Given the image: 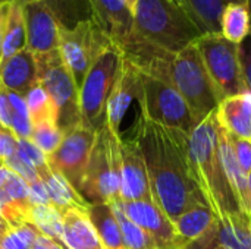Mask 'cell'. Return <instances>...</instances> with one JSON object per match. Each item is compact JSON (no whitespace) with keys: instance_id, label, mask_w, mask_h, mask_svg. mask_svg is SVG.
Here are the masks:
<instances>
[{"instance_id":"cell-1","label":"cell","mask_w":251,"mask_h":249,"mask_svg":"<svg viewBox=\"0 0 251 249\" xmlns=\"http://www.w3.org/2000/svg\"><path fill=\"white\" fill-rule=\"evenodd\" d=\"M134 138L146 160L153 200L172 222L206 204L193 173L188 135L140 117Z\"/></svg>"},{"instance_id":"cell-2","label":"cell","mask_w":251,"mask_h":249,"mask_svg":"<svg viewBox=\"0 0 251 249\" xmlns=\"http://www.w3.org/2000/svg\"><path fill=\"white\" fill-rule=\"evenodd\" d=\"M216 110L201 120L188 139L193 173L206 204L218 219L244 213L226 179L219 157Z\"/></svg>"},{"instance_id":"cell-3","label":"cell","mask_w":251,"mask_h":249,"mask_svg":"<svg viewBox=\"0 0 251 249\" xmlns=\"http://www.w3.org/2000/svg\"><path fill=\"white\" fill-rule=\"evenodd\" d=\"M132 16L129 37L174 54L194 44L203 34L176 0H135Z\"/></svg>"},{"instance_id":"cell-4","label":"cell","mask_w":251,"mask_h":249,"mask_svg":"<svg viewBox=\"0 0 251 249\" xmlns=\"http://www.w3.org/2000/svg\"><path fill=\"white\" fill-rule=\"evenodd\" d=\"M163 82L172 85L184 97L199 122L212 114L221 103L196 44L172 56Z\"/></svg>"},{"instance_id":"cell-5","label":"cell","mask_w":251,"mask_h":249,"mask_svg":"<svg viewBox=\"0 0 251 249\" xmlns=\"http://www.w3.org/2000/svg\"><path fill=\"white\" fill-rule=\"evenodd\" d=\"M121 138L106 125L97 132L81 189L88 204L121 203Z\"/></svg>"},{"instance_id":"cell-6","label":"cell","mask_w":251,"mask_h":249,"mask_svg":"<svg viewBox=\"0 0 251 249\" xmlns=\"http://www.w3.org/2000/svg\"><path fill=\"white\" fill-rule=\"evenodd\" d=\"M124 62L121 48L112 43L94 59L79 87L81 125L100 131L106 125V106Z\"/></svg>"},{"instance_id":"cell-7","label":"cell","mask_w":251,"mask_h":249,"mask_svg":"<svg viewBox=\"0 0 251 249\" xmlns=\"http://www.w3.org/2000/svg\"><path fill=\"white\" fill-rule=\"evenodd\" d=\"M143 119L191 135L200 123L184 97L169 84L141 73V92L138 97Z\"/></svg>"},{"instance_id":"cell-8","label":"cell","mask_w":251,"mask_h":249,"mask_svg":"<svg viewBox=\"0 0 251 249\" xmlns=\"http://www.w3.org/2000/svg\"><path fill=\"white\" fill-rule=\"evenodd\" d=\"M194 44L221 101L226 97L249 92L241 69L240 44L226 40L222 32L201 34Z\"/></svg>"},{"instance_id":"cell-9","label":"cell","mask_w":251,"mask_h":249,"mask_svg":"<svg viewBox=\"0 0 251 249\" xmlns=\"http://www.w3.org/2000/svg\"><path fill=\"white\" fill-rule=\"evenodd\" d=\"M35 56V54H34ZM38 82L51 97L57 113L59 128L66 132L81 125L79 87L65 65L59 50L35 56Z\"/></svg>"},{"instance_id":"cell-10","label":"cell","mask_w":251,"mask_h":249,"mask_svg":"<svg viewBox=\"0 0 251 249\" xmlns=\"http://www.w3.org/2000/svg\"><path fill=\"white\" fill-rule=\"evenodd\" d=\"M112 43V38L91 18L81 19L74 26L60 25L57 50L78 87H81L94 59Z\"/></svg>"},{"instance_id":"cell-11","label":"cell","mask_w":251,"mask_h":249,"mask_svg":"<svg viewBox=\"0 0 251 249\" xmlns=\"http://www.w3.org/2000/svg\"><path fill=\"white\" fill-rule=\"evenodd\" d=\"M96 139L97 131L79 125L65 132L60 147L49 157L50 167L62 173L79 194Z\"/></svg>"},{"instance_id":"cell-12","label":"cell","mask_w":251,"mask_h":249,"mask_svg":"<svg viewBox=\"0 0 251 249\" xmlns=\"http://www.w3.org/2000/svg\"><path fill=\"white\" fill-rule=\"evenodd\" d=\"M24 4L26 23V48L35 56L59 48V21L50 0H28Z\"/></svg>"},{"instance_id":"cell-13","label":"cell","mask_w":251,"mask_h":249,"mask_svg":"<svg viewBox=\"0 0 251 249\" xmlns=\"http://www.w3.org/2000/svg\"><path fill=\"white\" fill-rule=\"evenodd\" d=\"M138 200H153L146 160L135 138H121V201Z\"/></svg>"},{"instance_id":"cell-14","label":"cell","mask_w":251,"mask_h":249,"mask_svg":"<svg viewBox=\"0 0 251 249\" xmlns=\"http://www.w3.org/2000/svg\"><path fill=\"white\" fill-rule=\"evenodd\" d=\"M125 216L146 230L159 249H175L176 235L172 220L153 200L119 203Z\"/></svg>"},{"instance_id":"cell-15","label":"cell","mask_w":251,"mask_h":249,"mask_svg":"<svg viewBox=\"0 0 251 249\" xmlns=\"http://www.w3.org/2000/svg\"><path fill=\"white\" fill-rule=\"evenodd\" d=\"M141 92V72L124 57L119 75L106 106V126L121 135V125L134 100Z\"/></svg>"},{"instance_id":"cell-16","label":"cell","mask_w":251,"mask_h":249,"mask_svg":"<svg viewBox=\"0 0 251 249\" xmlns=\"http://www.w3.org/2000/svg\"><path fill=\"white\" fill-rule=\"evenodd\" d=\"M172 223L176 235L175 249H199L216 232L218 217L207 204H199Z\"/></svg>"},{"instance_id":"cell-17","label":"cell","mask_w":251,"mask_h":249,"mask_svg":"<svg viewBox=\"0 0 251 249\" xmlns=\"http://www.w3.org/2000/svg\"><path fill=\"white\" fill-rule=\"evenodd\" d=\"M91 19L112 38L119 47L129 37L134 16L122 0H87Z\"/></svg>"},{"instance_id":"cell-18","label":"cell","mask_w":251,"mask_h":249,"mask_svg":"<svg viewBox=\"0 0 251 249\" xmlns=\"http://www.w3.org/2000/svg\"><path fill=\"white\" fill-rule=\"evenodd\" d=\"M219 126L228 134L251 139V92L224 98L216 109Z\"/></svg>"},{"instance_id":"cell-19","label":"cell","mask_w":251,"mask_h":249,"mask_svg":"<svg viewBox=\"0 0 251 249\" xmlns=\"http://www.w3.org/2000/svg\"><path fill=\"white\" fill-rule=\"evenodd\" d=\"M0 81L6 90L25 95L38 82L37 59L28 48L0 65Z\"/></svg>"},{"instance_id":"cell-20","label":"cell","mask_w":251,"mask_h":249,"mask_svg":"<svg viewBox=\"0 0 251 249\" xmlns=\"http://www.w3.org/2000/svg\"><path fill=\"white\" fill-rule=\"evenodd\" d=\"M63 245L66 249H104L90 219L88 208H74L62 213Z\"/></svg>"},{"instance_id":"cell-21","label":"cell","mask_w":251,"mask_h":249,"mask_svg":"<svg viewBox=\"0 0 251 249\" xmlns=\"http://www.w3.org/2000/svg\"><path fill=\"white\" fill-rule=\"evenodd\" d=\"M251 249V217L247 213L218 219L209 249Z\"/></svg>"},{"instance_id":"cell-22","label":"cell","mask_w":251,"mask_h":249,"mask_svg":"<svg viewBox=\"0 0 251 249\" xmlns=\"http://www.w3.org/2000/svg\"><path fill=\"white\" fill-rule=\"evenodd\" d=\"M47 194L50 198V203L54 208H57L60 213L74 210V208H88L90 204L82 198V195L66 181V178L54 170L53 167L44 169L38 173Z\"/></svg>"},{"instance_id":"cell-23","label":"cell","mask_w":251,"mask_h":249,"mask_svg":"<svg viewBox=\"0 0 251 249\" xmlns=\"http://www.w3.org/2000/svg\"><path fill=\"white\" fill-rule=\"evenodd\" d=\"M218 138H219V157H221V163L225 170L226 179L237 197L240 207L243 208L244 213L249 214V178L237 160V156L234 153V148L231 145V141L226 132L221 126L218 131Z\"/></svg>"},{"instance_id":"cell-24","label":"cell","mask_w":251,"mask_h":249,"mask_svg":"<svg viewBox=\"0 0 251 249\" xmlns=\"http://www.w3.org/2000/svg\"><path fill=\"white\" fill-rule=\"evenodd\" d=\"M88 214L104 249H126L118 219L110 204H90Z\"/></svg>"},{"instance_id":"cell-25","label":"cell","mask_w":251,"mask_h":249,"mask_svg":"<svg viewBox=\"0 0 251 249\" xmlns=\"http://www.w3.org/2000/svg\"><path fill=\"white\" fill-rule=\"evenodd\" d=\"M26 48V23L24 15V4L21 1L10 0V9L6 21L1 63Z\"/></svg>"},{"instance_id":"cell-26","label":"cell","mask_w":251,"mask_h":249,"mask_svg":"<svg viewBox=\"0 0 251 249\" xmlns=\"http://www.w3.org/2000/svg\"><path fill=\"white\" fill-rule=\"evenodd\" d=\"M221 32L226 40L241 44L251 34L250 4L226 3L221 16Z\"/></svg>"},{"instance_id":"cell-27","label":"cell","mask_w":251,"mask_h":249,"mask_svg":"<svg viewBox=\"0 0 251 249\" xmlns=\"http://www.w3.org/2000/svg\"><path fill=\"white\" fill-rule=\"evenodd\" d=\"M194 19L203 34L221 32L224 0H176Z\"/></svg>"},{"instance_id":"cell-28","label":"cell","mask_w":251,"mask_h":249,"mask_svg":"<svg viewBox=\"0 0 251 249\" xmlns=\"http://www.w3.org/2000/svg\"><path fill=\"white\" fill-rule=\"evenodd\" d=\"M28 113H29V120L31 126L40 125V123H57L59 120V113L57 109L49 95V92L43 88L40 82H37L34 87L28 90V92L24 95Z\"/></svg>"},{"instance_id":"cell-29","label":"cell","mask_w":251,"mask_h":249,"mask_svg":"<svg viewBox=\"0 0 251 249\" xmlns=\"http://www.w3.org/2000/svg\"><path fill=\"white\" fill-rule=\"evenodd\" d=\"M29 223L34 225L43 236L63 245V217L53 205H32L29 211Z\"/></svg>"},{"instance_id":"cell-30","label":"cell","mask_w":251,"mask_h":249,"mask_svg":"<svg viewBox=\"0 0 251 249\" xmlns=\"http://www.w3.org/2000/svg\"><path fill=\"white\" fill-rule=\"evenodd\" d=\"M112 210L118 219L121 232H122V238H124V244L126 249H159L156 242L153 241V238L143 230L140 226H137L134 222H131L125 213L122 211L119 203H113L110 204Z\"/></svg>"},{"instance_id":"cell-31","label":"cell","mask_w":251,"mask_h":249,"mask_svg":"<svg viewBox=\"0 0 251 249\" xmlns=\"http://www.w3.org/2000/svg\"><path fill=\"white\" fill-rule=\"evenodd\" d=\"M65 132L56 123H40L31 129V141L47 156V158L60 147Z\"/></svg>"},{"instance_id":"cell-32","label":"cell","mask_w":251,"mask_h":249,"mask_svg":"<svg viewBox=\"0 0 251 249\" xmlns=\"http://www.w3.org/2000/svg\"><path fill=\"white\" fill-rule=\"evenodd\" d=\"M41 233L31 223H24L16 227H9L0 239L1 249H32Z\"/></svg>"},{"instance_id":"cell-33","label":"cell","mask_w":251,"mask_h":249,"mask_svg":"<svg viewBox=\"0 0 251 249\" xmlns=\"http://www.w3.org/2000/svg\"><path fill=\"white\" fill-rule=\"evenodd\" d=\"M9 101H10V109H12V131L16 135V138H31V120H29V113L28 107L25 103L24 95L9 91Z\"/></svg>"},{"instance_id":"cell-34","label":"cell","mask_w":251,"mask_h":249,"mask_svg":"<svg viewBox=\"0 0 251 249\" xmlns=\"http://www.w3.org/2000/svg\"><path fill=\"white\" fill-rule=\"evenodd\" d=\"M3 189L6 191V194L10 198V201L13 203V205L19 211H22L29 222V211L32 208L31 198H29V183L26 181H24L21 176L12 173Z\"/></svg>"},{"instance_id":"cell-35","label":"cell","mask_w":251,"mask_h":249,"mask_svg":"<svg viewBox=\"0 0 251 249\" xmlns=\"http://www.w3.org/2000/svg\"><path fill=\"white\" fill-rule=\"evenodd\" d=\"M18 153L37 173H40L49 167L47 156L31 139L18 138Z\"/></svg>"},{"instance_id":"cell-36","label":"cell","mask_w":251,"mask_h":249,"mask_svg":"<svg viewBox=\"0 0 251 249\" xmlns=\"http://www.w3.org/2000/svg\"><path fill=\"white\" fill-rule=\"evenodd\" d=\"M4 164H6V167L12 172V173H15V175H18V176H21L24 181H26L29 185L31 183H34V182H37L38 179H40V176H38V173L19 156V153H18V150H16V153L12 156V157H9L7 160H4L3 161Z\"/></svg>"},{"instance_id":"cell-37","label":"cell","mask_w":251,"mask_h":249,"mask_svg":"<svg viewBox=\"0 0 251 249\" xmlns=\"http://www.w3.org/2000/svg\"><path fill=\"white\" fill-rule=\"evenodd\" d=\"M226 135L231 141V145L234 148V153L237 156V160H238L241 169L249 176L251 172V139L238 138V136H234L228 132H226Z\"/></svg>"},{"instance_id":"cell-38","label":"cell","mask_w":251,"mask_h":249,"mask_svg":"<svg viewBox=\"0 0 251 249\" xmlns=\"http://www.w3.org/2000/svg\"><path fill=\"white\" fill-rule=\"evenodd\" d=\"M18 150V138L13 131L4 128L0 123V161L12 157Z\"/></svg>"},{"instance_id":"cell-39","label":"cell","mask_w":251,"mask_h":249,"mask_svg":"<svg viewBox=\"0 0 251 249\" xmlns=\"http://www.w3.org/2000/svg\"><path fill=\"white\" fill-rule=\"evenodd\" d=\"M240 60L244 82L247 85V90L251 92V34L240 44Z\"/></svg>"},{"instance_id":"cell-40","label":"cell","mask_w":251,"mask_h":249,"mask_svg":"<svg viewBox=\"0 0 251 249\" xmlns=\"http://www.w3.org/2000/svg\"><path fill=\"white\" fill-rule=\"evenodd\" d=\"M0 123L12 131V109L7 95V90L0 81Z\"/></svg>"},{"instance_id":"cell-41","label":"cell","mask_w":251,"mask_h":249,"mask_svg":"<svg viewBox=\"0 0 251 249\" xmlns=\"http://www.w3.org/2000/svg\"><path fill=\"white\" fill-rule=\"evenodd\" d=\"M29 198H31L32 205H51L49 194H47L41 179H38L37 182L29 185Z\"/></svg>"},{"instance_id":"cell-42","label":"cell","mask_w":251,"mask_h":249,"mask_svg":"<svg viewBox=\"0 0 251 249\" xmlns=\"http://www.w3.org/2000/svg\"><path fill=\"white\" fill-rule=\"evenodd\" d=\"M10 9V0H0V65H1V50H3V38L6 29V21Z\"/></svg>"},{"instance_id":"cell-43","label":"cell","mask_w":251,"mask_h":249,"mask_svg":"<svg viewBox=\"0 0 251 249\" xmlns=\"http://www.w3.org/2000/svg\"><path fill=\"white\" fill-rule=\"evenodd\" d=\"M32 249H66V248H65L63 245H60V244L54 242V241H53V239H50V238L40 235V236L37 238V241H35V244H34Z\"/></svg>"},{"instance_id":"cell-44","label":"cell","mask_w":251,"mask_h":249,"mask_svg":"<svg viewBox=\"0 0 251 249\" xmlns=\"http://www.w3.org/2000/svg\"><path fill=\"white\" fill-rule=\"evenodd\" d=\"M10 175H12V172L6 167V164L3 161H0V189L4 188V185H6Z\"/></svg>"},{"instance_id":"cell-45","label":"cell","mask_w":251,"mask_h":249,"mask_svg":"<svg viewBox=\"0 0 251 249\" xmlns=\"http://www.w3.org/2000/svg\"><path fill=\"white\" fill-rule=\"evenodd\" d=\"M247 178H249V216L251 217V172Z\"/></svg>"},{"instance_id":"cell-46","label":"cell","mask_w":251,"mask_h":249,"mask_svg":"<svg viewBox=\"0 0 251 249\" xmlns=\"http://www.w3.org/2000/svg\"><path fill=\"white\" fill-rule=\"evenodd\" d=\"M7 229H9V226H7L4 222H1V220H0V239H1V238H3V235L7 232Z\"/></svg>"},{"instance_id":"cell-47","label":"cell","mask_w":251,"mask_h":249,"mask_svg":"<svg viewBox=\"0 0 251 249\" xmlns=\"http://www.w3.org/2000/svg\"><path fill=\"white\" fill-rule=\"evenodd\" d=\"M128 7H129V10L131 12H134V6H135V0H122Z\"/></svg>"},{"instance_id":"cell-48","label":"cell","mask_w":251,"mask_h":249,"mask_svg":"<svg viewBox=\"0 0 251 249\" xmlns=\"http://www.w3.org/2000/svg\"><path fill=\"white\" fill-rule=\"evenodd\" d=\"M225 1V4L226 3H243V4H249L250 3V0H224Z\"/></svg>"},{"instance_id":"cell-49","label":"cell","mask_w":251,"mask_h":249,"mask_svg":"<svg viewBox=\"0 0 251 249\" xmlns=\"http://www.w3.org/2000/svg\"><path fill=\"white\" fill-rule=\"evenodd\" d=\"M12 1H21V3H25V1H28V0H12Z\"/></svg>"},{"instance_id":"cell-50","label":"cell","mask_w":251,"mask_h":249,"mask_svg":"<svg viewBox=\"0 0 251 249\" xmlns=\"http://www.w3.org/2000/svg\"><path fill=\"white\" fill-rule=\"evenodd\" d=\"M249 4H250V10H251V0H250V3H249Z\"/></svg>"},{"instance_id":"cell-51","label":"cell","mask_w":251,"mask_h":249,"mask_svg":"<svg viewBox=\"0 0 251 249\" xmlns=\"http://www.w3.org/2000/svg\"><path fill=\"white\" fill-rule=\"evenodd\" d=\"M0 249H1V247H0Z\"/></svg>"}]
</instances>
